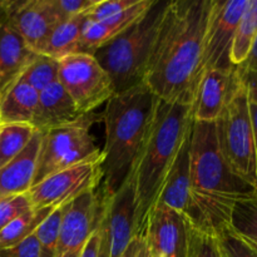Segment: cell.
I'll use <instances>...</instances> for the list:
<instances>
[{
  "mask_svg": "<svg viewBox=\"0 0 257 257\" xmlns=\"http://www.w3.org/2000/svg\"><path fill=\"white\" fill-rule=\"evenodd\" d=\"M136 183L131 175L122 187L104 198L100 222L99 257H122L136 237Z\"/></svg>",
  "mask_w": 257,
  "mask_h": 257,
  "instance_id": "10",
  "label": "cell"
},
{
  "mask_svg": "<svg viewBox=\"0 0 257 257\" xmlns=\"http://www.w3.org/2000/svg\"><path fill=\"white\" fill-rule=\"evenodd\" d=\"M153 2L155 0H138L137 4L114 17L105 18L98 22L88 20L83 29L78 53L93 54L95 50L112 42L131 25L140 20L152 7Z\"/></svg>",
  "mask_w": 257,
  "mask_h": 257,
  "instance_id": "17",
  "label": "cell"
},
{
  "mask_svg": "<svg viewBox=\"0 0 257 257\" xmlns=\"http://www.w3.org/2000/svg\"><path fill=\"white\" fill-rule=\"evenodd\" d=\"M230 227L257 252V187L253 193L235 203Z\"/></svg>",
  "mask_w": 257,
  "mask_h": 257,
  "instance_id": "23",
  "label": "cell"
},
{
  "mask_svg": "<svg viewBox=\"0 0 257 257\" xmlns=\"http://www.w3.org/2000/svg\"><path fill=\"white\" fill-rule=\"evenodd\" d=\"M188 257H223L216 236L202 232L191 226Z\"/></svg>",
  "mask_w": 257,
  "mask_h": 257,
  "instance_id": "30",
  "label": "cell"
},
{
  "mask_svg": "<svg viewBox=\"0 0 257 257\" xmlns=\"http://www.w3.org/2000/svg\"><path fill=\"white\" fill-rule=\"evenodd\" d=\"M98 0H53L60 19L65 20L88 12Z\"/></svg>",
  "mask_w": 257,
  "mask_h": 257,
  "instance_id": "34",
  "label": "cell"
},
{
  "mask_svg": "<svg viewBox=\"0 0 257 257\" xmlns=\"http://www.w3.org/2000/svg\"><path fill=\"white\" fill-rule=\"evenodd\" d=\"M0 257H42L38 237L33 233L18 245L0 248Z\"/></svg>",
  "mask_w": 257,
  "mask_h": 257,
  "instance_id": "33",
  "label": "cell"
},
{
  "mask_svg": "<svg viewBox=\"0 0 257 257\" xmlns=\"http://www.w3.org/2000/svg\"><path fill=\"white\" fill-rule=\"evenodd\" d=\"M238 74H240L241 80L245 84L246 90H247L248 99L251 102L257 103V73L250 72V70H243L237 67Z\"/></svg>",
  "mask_w": 257,
  "mask_h": 257,
  "instance_id": "35",
  "label": "cell"
},
{
  "mask_svg": "<svg viewBox=\"0 0 257 257\" xmlns=\"http://www.w3.org/2000/svg\"><path fill=\"white\" fill-rule=\"evenodd\" d=\"M190 180L193 208L188 222L196 230L213 236L230 227L235 203L256 190L226 162L218 146L215 122L192 120Z\"/></svg>",
  "mask_w": 257,
  "mask_h": 257,
  "instance_id": "2",
  "label": "cell"
},
{
  "mask_svg": "<svg viewBox=\"0 0 257 257\" xmlns=\"http://www.w3.org/2000/svg\"><path fill=\"white\" fill-rule=\"evenodd\" d=\"M13 0H0V95L19 79L38 54L28 48L12 22Z\"/></svg>",
  "mask_w": 257,
  "mask_h": 257,
  "instance_id": "15",
  "label": "cell"
},
{
  "mask_svg": "<svg viewBox=\"0 0 257 257\" xmlns=\"http://www.w3.org/2000/svg\"><path fill=\"white\" fill-rule=\"evenodd\" d=\"M42 132L37 131L27 147L0 168V198L27 193L32 188L37 172Z\"/></svg>",
  "mask_w": 257,
  "mask_h": 257,
  "instance_id": "19",
  "label": "cell"
},
{
  "mask_svg": "<svg viewBox=\"0 0 257 257\" xmlns=\"http://www.w3.org/2000/svg\"><path fill=\"white\" fill-rule=\"evenodd\" d=\"M156 203L167 206L185 216L187 221L190 220L193 208L190 180V135L178 152Z\"/></svg>",
  "mask_w": 257,
  "mask_h": 257,
  "instance_id": "18",
  "label": "cell"
},
{
  "mask_svg": "<svg viewBox=\"0 0 257 257\" xmlns=\"http://www.w3.org/2000/svg\"><path fill=\"white\" fill-rule=\"evenodd\" d=\"M102 153L48 176L28 191L33 208H59L84 193L99 188L103 181Z\"/></svg>",
  "mask_w": 257,
  "mask_h": 257,
  "instance_id": "9",
  "label": "cell"
},
{
  "mask_svg": "<svg viewBox=\"0 0 257 257\" xmlns=\"http://www.w3.org/2000/svg\"><path fill=\"white\" fill-rule=\"evenodd\" d=\"M12 22L28 48L40 54L53 30L63 20L53 0H13Z\"/></svg>",
  "mask_w": 257,
  "mask_h": 257,
  "instance_id": "14",
  "label": "cell"
},
{
  "mask_svg": "<svg viewBox=\"0 0 257 257\" xmlns=\"http://www.w3.org/2000/svg\"><path fill=\"white\" fill-rule=\"evenodd\" d=\"M240 83L237 67L206 69L198 83L192 117L196 122H216Z\"/></svg>",
  "mask_w": 257,
  "mask_h": 257,
  "instance_id": "16",
  "label": "cell"
},
{
  "mask_svg": "<svg viewBox=\"0 0 257 257\" xmlns=\"http://www.w3.org/2000/svg\"><path fill=\"white\" fill-rule=\"evenodd\" d=\"M99 248H100V233L99 230H95L94 233L90 236L83 250L80 257H99Z\"/></svg>",
  "mask_w": 257,
  "mask_h": 257,
  "instance_id": "37",
  "label": "cell"
},
{
  "mask_svg": "<svg viewBox=\"0 0 257 257\" xmlns=\"http://www.w3.org/2000/svg\"><path fill=\"white\" fill-rule=\"evenodd\" d=\"M55 208H30L0 231V248L18 245L38 230Z\"/></svg>",
  "mask_w": 257,
  "mask_h": 257,
  "instance_id": "24",
  "label": "cell"
},
{
  "mask_svg": "<svg viewBox=\"0 0 257 257\" xmlns=\"http://www.w3.org/2000/svg\"><path fill=\"white\" fill-rule=\"evenodd\" d=\"M19 78L38 93L42 92L58 80V60L38 54Z\"/></svg>",
  "mask_w": 257,
  "mask_h": 257,
  "instance_id": "27",
  "label": "cell"
},
{
  "mask_svg": "<svg viewBox=\"0 0 257 257\" xmlns=\"http://www.w3.org/2000/svg\"><path fill=\"white\" fill-rule=\"evenodd\" d=\"M74 103L59 80L39 92V104L33 127L39 132L78 119Z\"/></svg>",
  "mask_w": 257,
  "mask_h": 257,
  "instance_id": "20",
  "label": "cell"
},
{
  "mask_svg": "<svg viewBox=\"0 0 257 257\" xmlns=\"http://www.w3.org/2000/svg\"><path fill=\"white\" fill-rule=\"evenodd\" d=\"M104 198L99 187L65 205L54 257H80L99 226Z\"/></svg>",
  "mask_w": 257,
  "mask_h": 257,
  "instance_id": "12",
  "label": "cell"
},
{
  "mask_svg": "<svg viewBox=\"0 0 257 257\" xmlns=\"http://www.w3.org/2000/svg\"><path fill=\"white\" fill-rule=\"evenodd\" d=\"M247 4L248 0H212L203 37V72L235 68L231 63V49Z\"/></svg>",
  "mask_w": 257,
  "mask_h": 257,
  "instance_id": "11",
  "label": "cell"
},
{
  "mask_svg": "<svg viewBox=\"0 0 257 257\" xmlns=\"http://www.w3.org/2000/svg\"><path fill=\"white\" fill-rule=\"evenodd\" d=\"M122 257H151L150 250H148V246L143 235L136 236L133 238Z\"/></svg>",
  "mask_w": 257,
  "mask_h": 257,
  "instance_id": "36",
  "label": "cell"
},
{
  "mask_svg": "<svg viewBox=\"0 0 257 257\" xmlns=\"http://www.w3.org/2000/svg\"><path fill=\"white\" fill-rule=\"evenodd\" d=\"M58 80L80 115L93 113L115 94L114 85L93 54L73 53L58 60Z\"/></svg>",
  "mask_w": 257,
  "mask_h": 257,
  "instance_id": "8",
  "label": "cell"
},
{
  "mask_svg": "<svg viewBox=\"0 0 257 257\" xmlns=\"http://www.w3.org/2000/svg\"><path fill=\"white\" fill-rule=\"evenodd\" d=\"M98 122H102V115L93 112L80 115L73 122L43 131L33 186L53 173L99 156L102 150L90 132Z\"/></svg>",
  "mask_w": 257,
  "mask_h": 257,
  "instance_id": "6",
  "label": "cell"
},
{
  "mask_svg": "<svg viewBox=\"0 0 257 257\" xmlns=\"http://www.w3.org/2000/svg\"><path fill=\"white\" fill-rule=\"evenodd\" d=\"M167 4L168 0H155L140 20L93 53L112 79L115 94L125 92L145 80Z\"/></svg>",
  "mask_w": 257,
  "mask_h": 257,
  "instance_id": "5",
  "label": "cell"
},
{
  "mask_svg": "<svg viewBox=\"0 0 257 257\" xmlns=\"http://www.w3.org/2000/svg\"><path fill=\"white\" fill-rule=\"evenodd\" d=\"M64 207L65 206L55 208L34 232L38 237V241H39L42 257L55 256V248H57L58 236H59Z\"/></svg>",
  "mask_w": 257,
  "mask_h": 257,
  "instance_id": "28",
  "label": "cell"
},
{
  "mask_svg": "<svg viewBox=\"0 0 257 257\" xmlns=\"http://www.w3.org/2000/svg\"><path fill=\"white\" fill-rule=\"evenodd\" d=\"M257 37V0H248V4L238 22L231 49V63L235 67L242 64L250 54Z\"/></svg>",
  "mask_w": 257,
  "mask_h": 257,
  "instance_id": "25",
  "label": "cell"
},
{
  "mask_svg": "<svg viewBox=\"0 0 257 257\" xmlns=\"http://www.w3.org/2000/svg\"><path fill=\"white\" fill-rule=\"evenodd\" d=\"M212 0H170L145 83L167 103L193 104L203 74V37Z\"/></svg>",
  "mask_w": 257,
  "mask_h": 257,
  "instance_id": "1",
  "label": "cell"
},
{
  "mask_svg": "<svg viewBox=\"0 0 257 257\" xmlns=\"http://www.w3.org/2000/svg\"><path fill=\"white\" fill-rule=\"evenodd\" d=\"M223 257H257V252L238 237L231 227L221 230L216 235Z\"/></svg>",
  "mask_w": 257,
  "mask_h": 257,
  "instance_id": "29",
  "label": "cell"
},
{
  "mask_svg": "<svg viewBox=\"0 0 257 257\" xmlns=\"http://www.w3.org/2000/svg\"><path fill=\"white\" fill-rule=\"evenodd\" d=\"M87 22V12L60 22L50 34L40 54L59 60L65 55L78 53L80 38Z\"/></svg>",
  "mask_w": 257,
  "mask_h": 257,
  "instance_id": "22",
  "label": "cell"
},
{
  "mask_svg": "<svg viewBox=\"0 0 257 257\" xmlns=\"http://www.w3.org/2000/svg\"><path fill=\"white\" fill-rule=\"evenodd\" d=\"M250 102V114H251V123H252L253 131V141H255V151H256V162H257V103Z\"/></svg>",
  "mask_w": 257,
  "mask_h": 257,
  "instance_id": "39",
  "label": "cell"
},
{
  "mask_svg": "<svg viewBox=\"0 0 257 257\" xmlns=\"http://www.w3.org/2000/svg\"><path fill=\"white\" fill-rule=\"evenodd\" d=\"M158 98L145 84L113 95L105 104L102 150V188L105 197L114 195L133 173L143 147Z\"/></svg>",
  "mask_w": 257,
  "mask_h": 257,
  "instance_id": "3",
  "label": "cell"
},
{
  "mask_svg": "<svg viewBox=\"0 0 257 257\" xmlns=\"http://www.w3.org/2000/svg\"><path fill=\"white\" fill-rule=\"evenodd\" d=\"M241 69L243 70H250V72H256L257 73V37L253 42L252 48L250 50V54L246 58L245 62L241 65H238Z\"/></svg>",
  "mask_w": 257,
  "mask_h": 257,
  "instance_id": "38",
  "label": "cell"
},
{
  "mask_svg": "<svg viewBox=\"0 0 257 257\" xmlns=\"http://www.w3.org/2000/svg\"><path fill=\"white\" fill-rule=\"evenodd\" d=\"M192 120L191 104L158 99L132 173L136 183V236L143 233L148 215L157 202L181 147L190 135Z\"/></svg>",
  "mask_w": 257,
  "mask_h": 257,
  "instance_id": "4",
  "label": "cell"
},
{
  "mask_svg": "<svg viewBox=\"0 0 257 257\" xmlns=\"http://www.w3.org/2000/svg\"><path fill=\"white\" fill-rule=\"evenodd\" d=\"M142 235L151 257H188L190 222L167 206H153Z\"/></svg>",
  "mask_w": 257,
  "mask_h": 257,
  "instance_id": "13",
  "label": "cell"
},
{
  "mask_svg": "<svg viewBox=\"0 0 257 257\" xmlns=\"http://www.w3.org/2000/svg\"><path fill=\"white\" fill-rule=\"evenodd\" d=\"M35 132L37 130L27 123L0 124V168L27 147Z\"/></svg>",
  "mask_w": 257,
  "mask_h": 257,
  "instance_id": "26",
  "label": "cell"
},
{
  "mask_svg": "<svg viewBox=\"0 0 257 257\" xmlns=\"http://www.w3.org/2000/svg\"><path fill=\"white\" fill-rule=\"evenodd\" d=\"M30 208H33V206L28 193L0 198V231Z\"/></svg>",
  "mask_w": 257,
  "mask_h": 257,
  "instance_id": "31",
  "label": "cell"
},
{
  "mask_svg": "<svg viewBox=\"0 0 257 257\" xmlns=\"http://www.w3.org/2000/svg\"><path fill=\"white\" fill-rule=\"evenodd\" d=\"M39 93L23 79H17L0 95V124L34 122Z\"/></svg>",
  "mask_w": 257,
  "mask_h": 257,
  "instance_id": "21",
  "label": "cell"
},
{
  "mask_svg": "<svg viewBox=\"0 0 257 257\" xmlns=\"http://www.w3.org/2000/svg\"><path fill=\"white\" fill-rule=\"evenodd\" d=\"M215 123L218 146L226 162L236 175L257 187V162L250 102L241 77L232 97Z\"/></svg>",
  "mask_w": 257,
  "mask_h": 257,
  "instance_id": "7",
  "label": "cell"
},
{
  "mask_svg": "<svg viewBox=\"0 0 257 257\" xmlns=\"http://www.w3.org/2000/svg\"><path fill=\"white\" fill-rule=\"evenodd\" d=\"M137 3L138 0H107V2L98 0L94 7L87 12V18L90 22H98L105 18L114 17L132 8Z\"/></svg>",
  "mask_w": 257,
  "mask_h": 257,
  "instance_id": "32",
  "label": "cell"
}]
</instances>
